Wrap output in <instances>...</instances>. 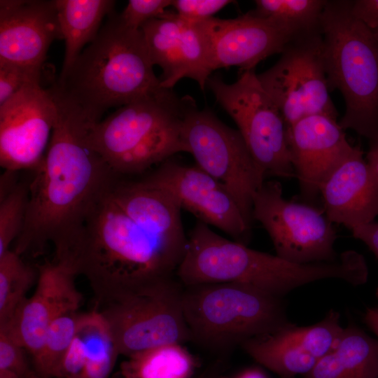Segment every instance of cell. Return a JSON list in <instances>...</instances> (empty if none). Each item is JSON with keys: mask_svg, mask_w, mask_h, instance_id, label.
Returning a JSON list of instances; mask_svg holds the SVG:
<instances>
[{"mask_svg": "<svg viewBox=\"0 0 378 378\" xmlns=\"http://www.w3.org/2000/svg\"><path fill=\"white\" fill-rule=\"evenodd\" d=\"M49 89L57 117L29 181L26 217L13 250L37 256L52 244L54 259L74 264L88 216L118 177L90 144L94 122L55 87Z\"/></svg>", "mask_w": 378, "mask_h": 378, "instance_id": "1", "label": "cell"}, {"mask_svg": "<svg viewBox=\"0 0 378 378\" xmlns=\"http://www.w3.org/2000/svg\"><path fill=\"white\" fill-rule=\"evenodd\" d=\"M108 191L88 216L74 261L89 283L95 307L176 275L183 258L136 224Z\"/></svg>", "mask_w": 378, "mask_h": 378, "instance_id": "2", "label": "cell"}, {"mask_svg": "<svg viewBox=\"0 0 378 378\" xmlns=\"http://www.w3.org/2000/svg\"><path fill=\"white\" fill-rule=\"evenodd\" d=\"M92 122L161 88L141 29L125 26L113 13L71 68L52 84Z\"/></svg>", "mask_w": 378, "mask_h": 378, "instance_id": "3", "label": "cell"}, {"mask_svg": "<svg viewBox=\"0 0 378 378\" xmlns=\"http://www.w3.org/2000/svg\"><path fill=\"white\" fill-rule=\"evenodd\" d=\"M194 100L161 88L92 124L90 144L118 178L142 176L175 154L188 153L183 130Z\"/></svg>", "mask_w": 378, "mask_h": 378, "instance_id": "4", "label": "cell"}, {"mask_svg": "<svg viewBox=\"0 0 378 378\" xmlns=\"http://www.w3.org/2000/svg\"><path fill=\"white\" fill-rule=\"evenodd\" d=\"M321 27L328 90H339L345 103L339 124L378 141V41L348 0H327Z\"/></svg>", "mask_w": 378, "mask_h": 378, "instance_id": "5", "label": "cell"}, {"mask_svg": "<svg viewBox=\"0 0 378 378\" xmlns=\"http://www.w3.org/2000/svg\"><path fill=\"white\" fill-rule=\"evenodd\" d=\"M176 276L184 286L234 283L282 298L295 288L321 280L323 270L317 263L293 262L250 248L197 220Z\"/></svg>", "mask_w": 378, "mask_h": 378, "instance_id": "6", "label": "cell"}, {"mask_svg": "<svg viewBox=\"0 0 378 378\" xmlns=\"http://www.w3.org/2000/svg\"><path fill=\"white\" fill-rule=\"evenodd\" d=\"M183 305L191 341L214 352L293 324L281 298L239 284L184 286Z\"/></svg>", "mask_w": 378, "mask_h": 378, "instance_id": "7", "label": "cell"}, {"mask_svg": "<svg viewBox=\"0 0 378 378\" xmlns=\"http://www.w3.org/2000/svg\"><path fill=\"white\" fill-rule=\"evenodd\" d=\"M184 286L176 276L94 307L107 323L120 356L191 341L185 319Z\"/></svg>", "mask_w": 378, "mask_h": 378, "instance_id": "8", "label": "cell"}, {"mask_svg": "<svg viewBox=\"0 0 378 378\" xmlns=\"http://www.w3.org/2000/svg\"><path fill=\"white\" fill-rule=\"evenodd\" d=\"M206 87L237 125L264 177H294L286 125L255 69L241 71L233 83H225L220 76H211Z\"/></svg>", "mask_w": 378, "mask_h": 378, "instance_id": "9", "label": "cell"}, {"mask_svg": "<svg viewBox=\"0 0 378 378\" xmlns=\"http://www.w3.org/2000/svg\"><path fill=\"white\" fill-rule=\"evenodd\" d=\"M183 137L196 165L232 195L251 226L253 201L265 178L255 163L241 134L194 100L184 120Z\"/></svg>", "mask_w": 378, "mask_h": 378, "instance_id": "10", "label": "cell"}, {"mask_svg": "<svg viewBox=\"0 0 378 378\" xmlns=\"http://www.w3.org/2000/svg\"><path fill=\"white\" fill-rule=\"evenodd\" d=\"M321 27L295 35L280 57L257 77L280 111L287 128L316 114L337 118L327 84Z\"/></svg>", "mask_w": 378, "mask_h": 378, "instance_id": "11", "label": "cell"}, {"mask_svg": "<svg viewBox=\"0 0 378 378\" xmlns=\"http://www.w3.org/2000/svg\"><path fill=\"white\" fill-rule=\"evenodd\" d=\"M253 218L267 232L276 255L309 264L336 260V230L323 210L283 197L276 181H265L253 201Z\"/></svg>", "mask_w": 378, "mask_h": 378, "instance_id": "12", "label": "cell"}, {"mask_svg": "<svg viewBox=\"0 0 378 378\" xmlns=\"http://www.w3.org/2000/svg\"><path fill=\"white\" fill-rule=\"evenodd\" d=\"M57 117L55 99L42 83L25 86L0 106V164L34 170L43 160Z\"/></svg>", "mask_w": 378, "mask_h": 378, "instance_id": "13", "label": "cell"}, {"mask_svg": "<svg viewBox=\"0 0 378 378\" xmlns=\"http://www.w3.org/2000/svg\"><path fill=\"white\" fill-rule=\"evenodd\" d=\"M144 176L167 190L181 209L198 220L247 245L251 226L235 199L222 183L196 164L186 165L169 159Z\"/></svg>", "mask_w": 378, "mask_h": 378, "instance_id": "14", "label": "cell"}, {"mask_svg": "<svg viewBox=\"0 0 378 378\" xmlns=\"http://www.w3.org/2000/svg\"><path fill=\"white\" fill-rule=\"evenodd\" d=\"M141 30L153 66L162 70V88L172 90L186 78L205 90L213 70L209 41L200 23H189L167 10Z\"/></svg>", "mask_w": 378, "mask_h": 378, "instance_id": "15", "label": "cell"}, {"mask_svg": "<svg viewBox=\"0 0 378 378\" xmlns=\"http://www.w3.org/2000/svg\"><path fill=\"white\" fill-rule=\"evenodd\" d=\"M344 328L340 315L330 310L319 322L304 327L292 324L244 342L241 347L257 363L281 378L305 375L335 348Z\"/></svg>", "mask_w": 378, "mask_h": 378, "instance_id": "16", "label": "cell"}, {"mask_svg": "<svg viewBox=\"0 0 378 378\" xmlns=\"http://www.w3.org/2000/svg\"><path fill=\"white\" fill-rule=\"evenodd\" d=\"M36 287L26 298L5 328L26 349L31 360L39 351L51 323L59 315L78 310L82 295L76 288L78 275L67 262L46 261L36 265Z\"/></svg>", "mask_w": 378, "mask_h": 378, "instance_id": "17", "label": "cell"}, {"mask_svg": "<svg viewBox=\"0 0 378 378\" xmlns=\"http://www.w3.org/2000/svg\"><path fill=\"white\" fill-rule=\"evenodd\" d=\"M287 139L301 196L313 202L354 146L337 118L325 114L309 115L292 125L287 128Z\"/></svg>", "mask_w": 378, "mask_h": 378, "instance_id": "18", "label": "cell"}, {"mask_svg": "<svg viewBox=\"0 0 378 378\" xmlns=\"http://www.w3.org/2000/svg\"><path fill=\"white\" fill-rule=\"evenodd\" d=\"M200 24L209 41L213 71L230 66L253 70L262 60L280 54L295 36L249 12L232 19L213 17Z\"/></svg>", "mask_w": 378, "mask_h": 378, "instance_id": "19", "label": "cell"}, {"mask_svg": "<svg viewBox=\"0 0 378 378\" xmlns=\"http://www.w3.org/2000/svg\"><path fill=\"white\" fill-rule=\"evenodd\" d=\"M58 38L62 36L55 0L0 1V63L43 69Z\"/></svg>", "mask_w": 378, "mask_h": 378, "instance_id": "20", "label": "cell"}, {"mask_svg": "<svg viewBox=\"0 0 378 378\" xmlns=\"http://www.w3.org/2000/svg\"><path fill=\"white\" fill-rule=\"evenodd\" d=\"M323 211L332 223L348 229L370 223L378 216V177L354 148L321 186Z\"/></svg>", "mask_w": 378, "mask_h": 378, "instance_id": "21", "label": "cell"}, {"mask_svg": "<svg viewBox=\"0 0 378 378\" xmlns=\"http://www.w3.org/2000/svg\"><path fill=\"white\" fill-rule=\"evenodd\" d=\"M108 195L136 224L169 248L184 256L188 237L181 218V206L164 188L144 175L118 178Z\"/></svg>", "mask_w": 378, "mask_h": 378, "instance_id": "22", "label": "cell"}, {"mask_svg": "<svg viewBox=\"0 0 378 378\" xmlns=\"http://www.w3.org/2000/svg\"><path fill=\"white\" fill-rule=\"evenodd\" d=\"M119 356L102 314L94 308L80 312L74 339L54 378H110Z\"/></svg>", "mask_w": 378, "mask_h": 378, "instance_id": "23", "label": "cell"}, {"mask_svg": "<svg viewBox=\"0 0 378 378\" xmlns=\"http://www.w3.org/2000/svg\"><path fill=\"white\" fill-rule=\"evenodd\" d=\"M303 378H378V340L354 325Z\"/></svg>", "mask_w": 378, "mask_h": 378, "instance_id": "24", "label": "cell"}, {"mask_svg": "<svg viewBox=\"0 0 378 378\" xmlns=\"http://www.w3.org/2000/svg\"><path fill=\"white\" fill-rule=\"evenodd\" d=\"M111 0H55L57 18L65 49L62 69L64 75L83 47L97 36L104 18L113 13Z\"/></svg>", "mask_w": 378, "mask_h": 378, "instance_id": "25", "label": "cell"}, {"mask_svg": "<svg viewBox=\"0 0 378 378\" xmlns=\"http://www.w3.org/2000/svg\"><path fill=\"white\" fill-rule=\"evenodd\" d=\"M197 364L183 344L171 343L125 356L116 375L118 378H192Z\"/></svg>", "mask_w": 378, "mask_h": 378, "instance_id": "26", "label": "cell"}, {"mask_svg": "<svg viewBox=\"0 0 378 378\" xmlns=\"http://www.w3.org/2000/svg\"><path fill=\"white\" fill-rule=\"evenodd\" d=\"M327 0H256L251 14L272 20L293 35L321 27Z\"/></svg>", "mask_w": 378, "mask_h": 378, "instance_id": "27", "label": "cell"}, {"mask_svg": "<svg viewBox=\"0 0 378 378\" xmlns=\"http://www.w3.org/2000/svg\"><path fill=\"white\" fill-rule=\"evenodd\" d=\"M37 268L13 249L0 255V326L8 323L37 279Z\"/></svg>", "mask_w": 378, "mask_h": 378, "instance_id": "28", "label": "cell"}, {"mask_svg": "<svg viewBox=\"0 0 378 378\" xmlns=\"http://www.w3.org/2000/svg\"><path fill=\"white\" fill-rule=\"evenodd\" d=\"M17 172L5 170L1 177L0 255L17 239L26 217L29 182L18 181Z\"/></svg>", "mask_w": 378, "mask_h": 378, "instance_id": "29", "label": "cell"}, {"mask_svg": "<svg viewBox=\"0 0 378 378\" xmlns=\"http://www.w3.org/2000/svg\"><path fill=\"white\" fill-rule=\"evenodd\" d=\"M80 313L65 312L50 325L39 351L31 359L40 378H54L74 339Z\"/></svg>", "mask_w": 378, "mask_h": 378, "instance_id": "30", "label": "cell"}, {"mask_svg": "<svg viewBox=\"0 0 378 378\" xmlns=\"http://www.w3.org/2000/svg\"><path fill=\"white\" fill-rule=\"evenodd\" d=\"M26 349L4 327H0V370L21 378H40Z\"/></svg>", "mask_w": 378, "mask_h": 378, "instance_id": "31", "label": "cell"}, {"mask_svg": "<svg viewBox=\"0 0 378 378\" xmlns=\"http://www.w3.org/2000/svg\"><path fill=\"white\" fill-rule=\"evenodd\" d=\"M43 69L0 63V106L25 86L42 82Z\"/></svg>", "mask_w": 378, "mask_h": 378, "instance_id": "32", "label": "cell"}, {"mask_svg": "<svg viewBox=\"0 0 378 378\" xmlns=\"http://www.w3.org/2000/svg\"><path fill=\"white\" fill-rule=\"evenodd\" d=\"M172 4V0H130L119 18L127 27L141 29L147 22L162 15Z\"/></svg>", "mask_w": 378, "mask_h": 378, "instance_id": "33", "label": "cell"}, {"mask_svg": "<svg viewBox=\"0 0 378 378\" xmlns=\"http://www.w3.org/2000/svg\"><path fill=\"white\" fill-rule=\"evenodd\" d=\"M232 3L229 0H172L176 13L183 20L192 24L202 22Z\"/></svg>", "mask_w": 378, "mask_h": 378, "instance_id": "34", "label": "cell"}, {"mask_svg": "<svg viewBox=\"0 0 378 378\" xmlns=\"http://www.w3.org/2000/svg\"><path fill=\"white\" fill-rule=\"evenodd\" d=\"M353 15L372 31L378 30V0L351 1Z\"/></svg>", "mask_w": 378, "mask_h": 378, "instance_id": "35", "label": "cell"}, {"mask_svg": "<svg viewBox=\"0 0 378 378\" xmlns=\"http://www.w3.org/2000/svg\"><path fill=\"white\" fill-rule=\"evenodd\" d=\"M350 230L354 237L364 242L378 258V222L356 226ZM376 297L378 298V286Z\"/></svg>", "mask_w": 378, "mask_h": 378, "instance_id": "36", "label": "cell"}, {"mask_svg": "<svg viewBox=\"0 0 378 378\" xmlns=\"http://www.w3.org/2000/svg\"><path fill=\"white\" fill-rule=\"evenodd\" d=\"M364 321L378 337V308H368L364 315Z\"/></svg>", "mask_w": 378, "mask_h": 378, "instance_id": "37", "label": "cell"}, {"mask_svg": "<svg viewBox=\"0 0 378 378\" xmlns=\"http://www.w3.org/2000/svg\"><path fill=\"white\" fill-rule=\"evenodd\" d=\"M366 160L378 177V141L370 142V149Z\"/></svg>", "mask_w": 378, "mask_h": 378, "instance_id": "38", "label": "cell"}, {"mask_svg": "<svg viewBox=\"0 0 378 378\" xmlns=\"http://www.w3.org/2000/svg\"><path fill=\"white\" fill-rule=\"evenodd\" d=\"M223 378H267V377L260 369L253 368H248V369L244 370L232 377H223Z\"/></svg>", "mask_w": 378, "mask_h": 378, "instance_id": "39", "label": "cell"}, {"mask_svg": "<svg viewBox=\"0 0 378 378\" xmlns=\"http://www.w3.org/2000/svg\"><path fill=\"white\" fill-rule=\"evenodd\" d=\"M374 34V36L376 37L377 40L378 41V30L375 31H372Z\"/></svg>", "mask_w": 378, "mask_h": 378, "instance_id": "40", "label": "cell"}, {"mask_svg": "<svg viewBox=\"0 0 378 378\" xmlns=\"http://www.w3.org/2000/svg\"><path fill=\"white\" fill-rule=\"evenodd\" d=\"M288 378H295V377H288Z\"/></svg>", "mask_w": 378, "mask_h": 378, "instance_id": "41", "label": "cell"}]
</instances>
